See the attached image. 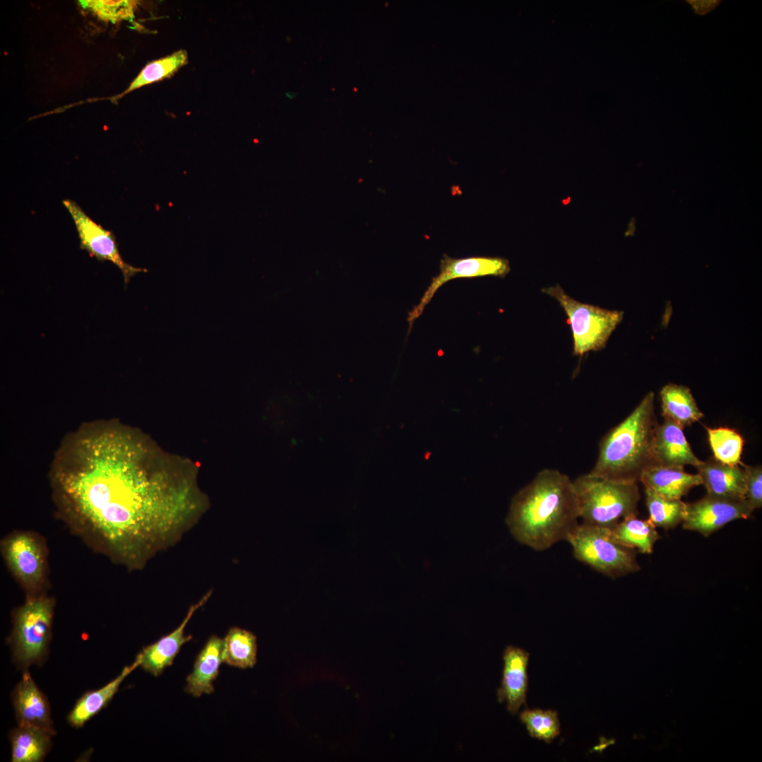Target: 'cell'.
I'll use <instances>...</instances> for the list:
<instances>
[{
	"mask_svg": "<svg viewBox=\"0 0 762 762\" xmlns=\"http://www.w3.org/2000/svg\"><path fill=\"white\" fill-rule=\"evenodd\" d=\"M62 203L74 222L80 248L99 261H109L116 266L122 273L126 286L136 274L147 272L146 269L125 262L120 254L115 235L95 222L75 201L65 199Z\"/></svg>",
	"mask_w": 762,
	"mask_h": 762,
	"instance_id": "30bf717a",
	"label": "cell"
},
{
	"mask_svg": "<svg viewBox=\"0 0 762 762\" xmlns=\"http://www.w3.org/2000/svg\"><path fill=\"white\" fill-rule=\"evenodd\" d=\"M78 2L83 8L92 11L99 19L112 23L131 20L137 6V1L128 0H80Z\"/></svg>",
	"mask_w": 762,
	"mask_h": 762,
	"instance_id": "83f0119b",
	"label": "cell"
},
{
	"mask_svg": "<svg viewBox=\"0 0 762 762\" xmlns=\"http://www.w3.org/2000/svg\"><path fill=\"white\" fill-rule=\"evenodd\" d=\"M654 399V393H648L625 419L603 437L591 474L638 482L645 470L656 465L653 445L658 423Z\"/></svg>",
	"mask_w": 762,
	"mask_h": 762,
	"instance_id": "3957f363",
	"label": "cell"
},
{
	"mask_svg": "<svg viewBox=\"0 0 762 762\" xmlns=\"http://www.w3.org/2000/svg\"><path fill=\"white\" fill-rule=\"evenodd\" d=\"M753 512L745 499L706 494L694 502L686 503L682 527L708 537L732 521L748 519Z\"/></svg>",
	"mask_w": 762,
	"mask_h": 762,
	"instance_id": "8fae6325",
	"label": "cell"
},
{
	"mask_svg": "<svg viewBox=\"0 0 762 762\" xmlns=\"http://www.w3.org/2000/svg\"><path fill=\"white\" fill-rule=\"evenodd\" d=\"M510 272L509 262L501 257L473 256L463 258H451L444 254L440 260V272L432 279L418 304L409 312L407 321L409 331L415 320L423 313L425 306L444 284L458 278H473L485 276L504 277Z\"/></svg>",
	"mask_w": 762,
	"mask_h": 762,
	"instance_id": "9c48e42d",
	"label": "cell"
},
{
	"mask_svg": "<svg viewBox=\"0 0 762 762\" xmlns=\"http://www.w3.org/2000/svg\"><path fill=\"white\" fill-rule=\"evenodd\" d=\"M54 734L33 727L18 725L10 733L12 762H39L44 760Z\"/></svg>",
	"mask_w": 762,
	"mask_h": 762,
	"instance_id": "44dd1931",
	"label": "cell"
},
{
	"mask_svg": "<svg viewBox=\"0 0 762 762\" xmlns=\"http://www.w3.org/2000/svg\"><path fill=\"white\" fill-rule=\"evenodd\" d=\"M567 541L577 560L608 577L623 576L641 569L637 551L618 543L610 528L579 524Z\"/></svg>",
	"mask_w": 762,
	"mask_h": 762,
	"instance_id": "8992f818",
	"label": "cell"
},
{
	"mask_svg": "<svg viewBox=\"0 0 762 762\" xmlns=\"http://www.w3.org/2000/svg\"><path fill=\"white\" fill-rule=\"evenodd\" d=\"M746 471L745 500L754 511L762 506V468L761 466L743 464Z\"/></svg>",
	"mask_w": 762,
	"mask_h": 762,
	"instance_id": "f1b7e54d",
	"label": "cell"
},
{
	"mask_svg": "<svg viewBox=\"0 0 762 762\" xmlns=\"http://www.w3.org/2000/svg\"><path fill=\"white\" fill-rule=\"evenodd\" d=\"M613 538L620 544L643 554H651L660 536L649 519L636 516L625 518L611 529Z\"/></svg>",
	"mask_w": 762,
	"mask_h": 762,
	"instance_id": "7402d4cb",
	"label": "cell"
},
{
	"mask_svg": "<svg viewBox=\"0 0 762 762\" xmlns=\"http://www.w3.org/2000/svg\"><path fill=\"white\" fill-rule=\"evenodd\" d=\"M713 457L724 464H741L744 439L736 430L726 428H706Z\"/></svg>",
	"mask_w": 762,
	"mask_h": 762,
	"instance_id": "484cf974",
	"label": "cell"
},
{
	"mask_svg": "<svg viewBox=\"0 0 762 762\" xmlns=\"http://www.w3.org/2000/svg\"><path fill=\"white\" fill-rule=\"evenodd\" d=\"M223 660L241 669L251 668L257 663V637L252 632L231 627L223 639Z\"/></svg>",
	"mask_w": 762,
	"mask_h": 762,
	"instance_id": "603a6c76",
	"label": "cell"
},
{
	"mask_svg": "<svg viewBox=\"0 0 762 762\" xmlns=\"http://www.w3.org/2000/svg\"><path fill=\"white\" fill-rule=\"evenodd\" d=\"M188 62V53L184 49L178 50L165 57L147 64L132 81L128 88L115 99L144 85L158 82L174 75Z\"/></svg>",
	"mask_w": 762,
	"mask_h": 762,
	"instance_id": "d4e9b609",
	"label": "cell"
},
{
	"mask_svg": "<svg viewBox=\"0 0 762 762\" xmlns=\"http://www.w3.org/2000/svg\"><path fill=\"white\" fill-rule=\"evenodd\" d=\"M730 465L714 457L696 468L707 494L733 499H745L746 471L743 464Z\"/></svg>",
	"mask_w": 762,
	"mask_h": 762,
	"instance_id": "2e32d148",
	"label": "cell"
},
{
	"mask_svg": "<svg viewBox=\"0 0 762 762\" xmlns=\"http://www.w3.org/2000/svg\"><path fill=\"white\" fill-rule=\"evenodd\" d=\"M579 519L573 480L558 470L545 468L512 498L506 523L519 543L543 551L567 541Z\"/></svg>",
	"mask_w": 762,
	"mask_h": 762,
	"instance_id": "7a4b0ae2",
	"label": "cell"
},
{
	"mask_svg": "<svg viewBox=\"0 0 762 762\" xmlns=\"http://www.w3.org/2000/svg\"><path fill=\"white\" fill-rule=\"evenodd\" d=\"M662 415L684 428L703 417L689 387L676 384L664 386L660 392Z\"/></svg>",
	"mask_w": 762,
	"mask_h": 762,
	"instance_id": "ffe728a7",
	"label": "cell"
},
{
	"mask_svg": "<svg viewBox=\"0 0 762 762\" xmlns=\"http://www.w3.org/2000/svg\"><path fill=\"white\" fill-rule=\"evenodd\" d=\"M519 718L533 738L550 743L560 733V723L555 710L526 709Z\"/></svg>",
	"mask_w": 762,
	"mask_h": 762,
	"instance_id": "4316f807",
	"label": "cell"
},
{
	"mask_svg": "<svg viewBox=\"0 0 762 762\" xmlns=\"http://www.w3.org/2000/svg\"><path fill=\"white\" fill-rule=\"evenodd\" d=\"M212 594L210 590L199 601L192 605L180 625L173 631L162 636L154 643L143 648L139 653L141 667L157 677L164 670L171 665L175 657L179 653L183 644L190 641L191 635L185 634V629L193 614L210 599Z\"/></svg>",
	"mask_w": 762,
	"mask_h": 762,
	"instance_id": "7c38bea8",
	"label": "cell"
},
{
	"mask_svg": "<svg viewBox=\"0 0 762 762\" xmlns=\"http://www.w3.org/2000/svg\"><path fill=\"white\" fill-rule=\"evenodd\" d=\"M646 504L650 521L655 526L669 530L682 523L686 503L681 499H668L645 488Z\"/></svg>",
	"mask_w": 762,
	"mask_h": 762,
	"instance_id": "cb8c5ba5",
	"label": "cell"
},
{
	"mask_svg": "<svg viewBox=\"0 0 762 762\" xmlns=\"http://www.w3.org/2000/svg\"><path fill=\"white\" fill-rule=\"evenodd\" d=\"M687 2L691 6L694 12L699 15L703 16L713 10L718 6L720 1L718 0H687Z\"/></svg>",
	"mask_w": 762,
	"mask_h": 762,
	"instance_id": "f546056e",
	"label": "cell"
},
{
	"mask_svg": "<svg viewBox=\"0 0 762 762\" xmlns=\"http://www.w3.org/2000/svg\"><path fill=\"white\" fill-rule=\"evenodd\" d=\"M573 483L583 524L611 529L622 519L637 516L641 498L638 482L605 479L588 473Z\"/></svg>",
	"mask_w": 762,
	"mask_h": 762,
	"instance_id": "277c9868",
	"label": "cell"
},
{
	"mask_svg": "<svg viewBox=\"0 0 762 762\" xmlns=\"http://www.w3.org/2000/svg\"><path fill=\"white\" fill-rule=\"evenodd\" d=\"M645 488L668 499H681L694 487L702 485L699 475L684 468L654 465L645 470L639 479Z\"/></svg>",
	"mask_w": 762,
	"mask_h": 762,
	"instance_id": "ac0fdd59",
	"label": "cell"
},
{
	"mask_svg": "<svg viewBox=\"0 0 762 762\" xmlns=\"http://www.w3.org/2000/svg\"><path fill=\"white\" fill-rule=\"evenodd\" d=\"M54 607V598L45 593L26 595L25 603L13 611L8 643L20 667L27 669L45 658L52 638Z\"/></svg>",
	"mask_w": 762,
	"mask_h": 762,
	"instance_id": "5b68a950",
	"label": "cell"
},
{
	"mask_svg": "<svg viewBox=\"0 0 762 762\" xmlns=\"http://www.w3.org/2000/svg\"><path fill=\"white\" fill-rule=\"evenodd\" d=\"M4 561L26 595L47 593L48 550L44 538L28 531H16L0 544Z\"/></svg>",
	"mask_w": 762,
	"mask_h": 762,
	"instance_id": "ba28073f",
	"label": "cell"
},
{
	"mask_svg": "<svg viewBox=\"0 0 762 762\" xmlns=\"http://www.w3.org/2000/svg\"><path fill=\"white\" fill-rule=\"evenodd\" d=\"M58 514L71 532L128 570L177 543L208 506L195 475L143 435L95 422L69 435L54 460Z\"/></svg>",
	"mask_w": 762,
	"mask_h": 762,
	"instance_id": "6da1fadb",
	"label": "cell"
},
{
	"mask_svg": "<svg viewBox=\"0 0 762 762\" xmlns=\"http://www.w3.org/2000/svg\"><path fill=\"white\" fill-rule=\"evenodd\" d=\"M12 698L18 725L37 727L55 734L48 700L29 672L23 673Z\"/></svg>",
	"mask_w": 762,
	"mask_h": 762,
	"instance_id": "5bb4252c",
	"label": "cell"
},
{
	"mask_svg": "<svg viewBox=\"0 0 762 762\" xmlns=\"http://www.w3.org/2000/svg\"><path fill=\"white\" fill-rule=\"evenodd\" d=\"M224 640L211 636L198 655L192 672L186 679L185 691L194 697L214 691L213 682L219 675L223 660Z\"/></svg>",
	"mask_w": 762,
	"mask_h": 762,
	"instance_id": "e0dca14e",
	"label": "cell"
},
{
	"mask_svg": "<svg viewBox=\"0 0 762 762\" xmlns=\"http://www.w3.org/2000/svg\"><path fill=\"white\" fill-rule=\"evenodd\" d=\"M140 655L138 654L134 662L126 666L115 679L99 689L84 694L68 715L69 724L75 727H81L102 710L113 698L124 679L140 665Z\"/></svg>",
	"mask_w": 762,
	"mask_h": 762,
	"instance_id": "d6986e66",
	"label": "cell"
},
{
	"mask_svg": "<svg viewBox=\"0 0 762 762\" xmlns=\"http://www.w3.org/2000/svg\"><path fill=\"white\" fill-rule=\"evenodd\" d=\"M528 658V653L518 647L508 646L504 651L502 678L497 690V699L500 703H506L507 710L512 715L526 703Z\"/></svg>",
	"mask_w": 762,
	"mask_h": 762,
	"instance_id": "4fadbf2b",
	"label": "cell"
},
{
	"mask_svg": "<svg viewBox=\"0 0 762 762\" xmlns=\"http://www.w3.org/2000/svg\"><path fill=\"white\" fill-rule=\"evenodd\" d=\"M653 452L656 465L696 467L702 462L691 449L683 428L668 419H665L664 423L656 428Z\"/></svg>",
	"mask_w": 762,
	"mask_h": 762,
	"instance_id": "9a60e30c",
	"label": "cell"
},
{
	"mask_svg": "<svg viewBox=\"0 0 762 762\" xmlns=\"http://www.w3.org/2000/svg\"><path fill=\"white\" fill-rule=\"evenodd\" d=\"M541 291L555 298L566 313L572 332L575 356H582L589 351L605 348L612 332L622 320V311L581 303L567 295L559 284Z\"/></svg>",
	"mask_w": 762,
	"mask_h": 762,
	"instance_id": "52a82bcc",
	"label": "cell"
}]
</instances>
